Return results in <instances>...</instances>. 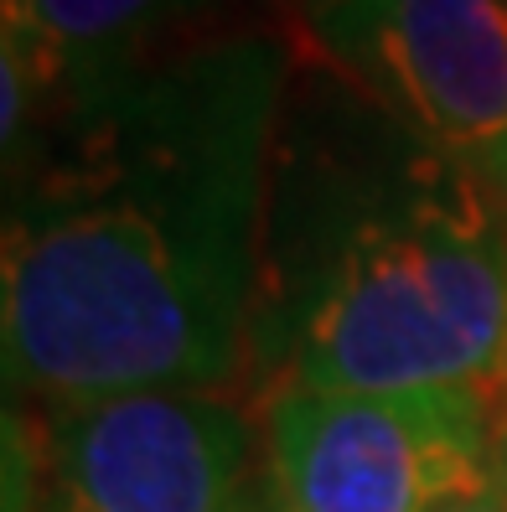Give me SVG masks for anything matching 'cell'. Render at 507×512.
Segmentation results:
<instances>
[{"label": "cell", "instance_id": "6da1fadb", "mask_svg": "<svg viewBox=\"0 0 507 512\" xmlns=\"http://www.w3.org/2000/svg\"><path fill=\"white\" fill-rule=\"evenodd\" d=\"M295 52L207 32L68 109L11 166V388L88 404L244 373Z\"/></svg>", "mask_w": 507, "mask_h": 512}, {"label": "cell", "instance_id": "7a4b0ae2", "mask_svg": "<svg viewBox=\"0 0 507 512\" xmlns=\"http://www.w3.org/2000/svg\"><path fill=\"white\" fill-rule=\"evenodd\" d=\"M507 357V213L368 83L295 73L264 202L244 373L290 388H461Z\"/></svg>", "mask_w": 507, "mask_h": 512}, {"label": "cell", "instance_id": "3957f363", "mask_svg": "<svg viewBox=\"0 0 507 512\" xmlns=\"http://www.w3.org/2000/svg\"><path fill=\"white\" fill-rule=\"evenodd\" d=\"M264 425L280 512H451L497 461L487 383L290 388Z\"/></svg>", "mask_w": 507, "mask_h": 512}, {"label": "cell", "instance_id": "277c9868", "mask_svg": "<svg viewBox=\"0 0 507 512\" xmlns=\"http://www.w3.org/2000/svg\"><path fill=\"white\" fill-rule=\"evenodd\" d=\"M11 430L21 512H233L254 492V430L207 388L57 404L42 445Z\"/></svg>", "mask_w": 507, "mask_h": 512}, {"label": "cell", "instance_id": "5b68a950", "mask_svg": "<svg viewBox=\"0 0 507 512\" xmlns=\"http://www.w3.org/2000/svg\"><path fill=\"white\" fill-rule=\"evenodd\" d=\"M487 187L507 171V0H383L342 63Z\"/></svg>", "mask_w": 507, "mask_h": 512}, {"label": "cell", "instance_id": "8992f818", "mask_svg": "<svg viewBox=\"0 0 507 512\" xmlns=\"http://www.w3.org/2000/svg\"><path fill=\"white\" fill-rule=\"evenodd\" d=\"M228 0H6L0 135H47L68 109L156 63ZM37 150V145H32ZM21 166V161H16Z\"/></svg>", "mask_w": 507, "mask_h": 512}, {"label": "cell", "instance_id": "52a82bcc", "mask_svg": "<svg viewBox=\"0 0 507 512\" xmlns=\"http://www.w3.org/2000/svg\"><path fill=\"white\" fill-rule=\"evenodd\" d=\"M378 6H383V0H295V11H301L316 52L332 57L337 68L357 52V42L368 37Z\"/></svg>", "mask_w": 507, "mask_h": 512}, {"label": "cell", "instance_id": "ba28073f", "mask_svg": "<svg viewBox=\"0 0 507 512\" xmlns=\"http://www.w3.org/2000/svg\"><path fill=\"white\" fill-rule=\"evenodd\" d=\"M451 512H507V492L497 487V476L487 481V487L482 492H471V497H461Z\"/></svg>", "mask_w": 507, "mask_h": 512}, {"label": "cell", "instance_id": "9c48e42d", "mask_svg": "<svg viewBox=\"0 0 507 512\" xmlns=\"http://www.w3.org/2000/svg\"><path fill=\"white\" fill-rule=\"evenodd\" d=\"M492 476H497V487L507 492V419L497 425V461H492Z\"/></svg>", "mask_w": 507, "mask_h": 512}, {"label": "cell", "instance_id": "30bf717a", "mask_svg": "<svg viewBox=\"0 0 507 512\" xmlns=\"http://www.w3.org/2000/svg\"><path fill=\"white\" fill-rule=\"evenodd\" d=\"M233 512H280V502L270 507V502H264V497H254V492H249V497H244V502H238Z\"/></svg>", "mask_w": 507, "mask_h": 512}, {"label": "cell", "instance_id": "8fae6325", "mask_svg": "<svg viewBox=\"0 0 507 512\" xmlns=\"http://www.w3.org/2000/svg\"><path fill=\"white\" fill-rule=\"evenodd\" d=\"M492 192H497V202H502V213H507V171H502V182H497Z\"/></svg>", "mask_w": 507, "mask_h": 512}, {"label": "cell", "instance_id": "7c38bea8", "mask_svg": "<svg viewBox=\"0 0 507 512\" xmlns=\"http://www.w3.org/2000/svg\"><path fill=\"white\" fill-rule=\"evenodd\" d=\"M497 388H507V357H502V373H497Z\"/></svg>", "mask_w": 507, "mask_h": 512}]
</instances>
